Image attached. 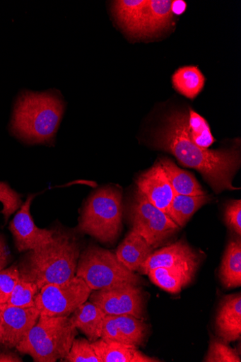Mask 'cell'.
Wrapping results in <instances>:
<instances>
[{
	"label": "cell",
	"mask_w": 241,
	"mask_h": 362,
	"mask_svg": "<svg viewBox=\"0 0 241 362\" xmlns=\"http://www.w3.org/2000/svg\"><path fill=\"white\" fill-rule=\"evenodd\" d=\"M156 146L173 154L183 166L199 172L217 193L235 190L233 179L240 165L237 151L210 150L195 144L189 135L187 114L171 113L156 137Z\"/></svg>",
	"instance_id": "6da1fadb"
},
{
	"label": "cell",
	"mask_w": 241,
	"mask_h": 362,
	"mask_svg": "<svg viewBox=\"0 0 241 362\" xmlns=\"http://www.w3.org/2000/svg\"><path fill=\"white\" fill-rule=\"evenodd\" d=\"M80 245L71 234L56 230L51 243L28 251L18 267L20 277L40 290L51 284H62L76 276Z\"/></svg>",
	"instance_id": "7a4b0ae2"
},
{
	"label": "cell",
	"mask_w": 241,
	"mask_h": 362,
	"mask_svg": "<svg viewBox=\"0 0 241 362\" xmlns=\"http://www.w3.org/2000/svg\"><path fill=\"white\" fill-rule=\"evenodd\" d=\"M64 111V103L57 93L25 91L15 105L11 122L13 134L30 144L51 142Z\"/></svg>",
	"instance_id": "3957f363"
},
{
	"label": "cell",
	"mask_w": 241,
	"mask_h": 362,
	"mask_svg": "<svg viewBox=\"0 0 241 362\" xmlns=\"http://www.w3.org/2000/svg\"><path fill=\"white\" fill-rule=\"evenodd\" d=\"M77 335L70 317L40 315L16 349L36 362H55L66 356Z\"/></svg>",
	"instance_id": "277c9868"
},
{
	"label": "cell",
	"mask_w": 241,
	"mask_h": 362,
	"mask_svg": "<svg viewBox=\"0 0 241 362\" xmlns=\"http://www.w3.org/2000/svg\"><path fill=\"white\" fill-rule=\"evenodd\" d=\"M122 194L114 187L95 191L88 199L77 230L102 243H113L122 229Z\"/></svg>",
	"instance_id": "5b68a950"
},
{
	"label": "cell",
	"mask_w": 241,
	"mask_h": 362,
	"mask_svg": "<svg viewBox=\"0 0 241 362\" xmlns=\"http://www.w3.org/2000/svg\"><path fill=\"white\" fill-rule=\"evenodd\" d=\"M76 276L92 291L142 283L141 277L125 267L116 254L97 246H89L81 254Z\"/></svg>",
	"instance_id": "8992f818"
},
{
	"label": "cell",
	"mask_w": 241,
	"mask_h": 362,
	"mask_svg": "<svg viewBox=\"0 0 241 362\" xmlns=\"http://www.w3.org/2000/svg\"><path fill=\"white\" fill-rule=\"evenodd\" d=\"M129 216L132 231L143 237L153 249L174 236L180 229L165 213L154 206L139 190L134 194Z\"/></svg>",
	"instance_id": "52a82bcc"
},
{
	"label": "cell",
	"mask_w": 241,
	"mask_h": 362,
	"mask_svg": "<svg viewBox=\"0 0 241 362\" xmlns=\"http://www.w3.org/2000/svg\"><path fill=\"white\" fill-rule=\"evenodd\" d=\"M92 290L76 276L62 284H51L42 287L37 295L35 306L41 315L70 317L90 297Z\"/></svg>",
	"instance_id": "ba28073f"
},
{
	"label": "cell",
	"mask_w": 241,
	"mask_h": 362,
	"mask_svg": "<svg viewBox=\"0 0 241 362\" xmlns=\"http://www.w3.org/2000/svg\"><path fill=\"white\" fill-rule=\"evenodd\" d=\"M90 302L107 315H131L143 320L145 299L139 286L126 284L92 291Z\"/></svg>",
	"instance_id": "9c48e42d"
},
{
	"label": "cell",
	"mask_w": 241,
	"mask_h": 362,
	"mask_svg": "<svg viewBox=\"0 0 241 362\" xmlns=\"http://www.w3.org/2000/svg\"><path fill=\"white\" fill-rule=\"evenodd\" d=\"M35 195L30 194L10 223V230L19 252L30 251L47 245L53 240L56 230L39 228L34 223L30 209Z\"/></svg>",
	"instance_id": "30bf717a"
},
{
	"label": "cell",
	"mask_w": 241,
	"mask_h": 362,
	"mask_svg": "<svg viewBox=\"0 0 241 362\" xmlns=\"http://www.w3.org/2000/svg\"><path fill=\"white\" fill-rule=\"evenodd\" d=\"M199 263L197 252L184 241H179L153 252L139 272L148 275L154 269L166 268L195 275Z\"/></svg>",
	"instance_id": "8fae6325"
},
{
	"label": "cell",
	"mask_w": 241,
	"mask_h": 362,
	"mask_svg": "<svg viewBox=\"0 0 241 362\" xmlns=\"http://www.w3.org/2000/svg\"><path fill=\"white\" fill-rule=\"evenodd\" d=\"M40 315L36 307L18 308L4 304L0 312V345L16 348Z\"/></svg>",
	"instance_id": "7c38bea8"
},
{
	"label": "cell",
	"mask_w": 241,
	"mask_h": 362,
	"mask_svg": "<svg viewBox=\"0 0 241 362\" xmlns=\"http://www.w3.org/2000/svg\"><path fill=\"white\" fill-rule=\"evenodd\" d=\"M148 326L131 315H107L103 323L100 339L136 347L142 346L147 337Z\"/></svg>",
	"instance_id": "4fadbf2b"
},
{
	"label": "cell",
	"mask_w": 241,
	"mask_h": 362,
	"mask_svg": "<svg viewBox=\"0 0 241 362\" xmlns=\"http://www.w3.org/2000/svg\"><path fill=\"white\" fill-rule=\"evenodd\" d=\"M137 190L156 208L166 214L176 192L159 161L136 180Z\"/></svg>",
	"instance_id": "5bb4252c"
},
{
	"label": "cell",
	"mask_w": 241,
	"mask_h": 362,
	"mask_svg": "<svg viewBox=\"0 0 241 362\" xmlns=\"http://www.w3.org/2000/svg\"><path fill=\"white\" fill-rule=\"evenodd\" d=\"M148 0H122L112 4V13L119 25L131 38H145Z\"/></svg>",
	"instance_id": "9a60e30c"
},
{
	"label": "cell",
	"mask_w": 241,
	"mask_h": 362,
	"mask_svg": "<svg viewBox=\"0 0 241 362\" xmlns=\"http://www.w3.org/2000/svg\"><path fill=\"white\" fill-rule=\"evenodd\" d=\"M218 334L227 342L240 339L241 336L240 293L226 296L222 300L216 317Z\"/></svg>",
	"instance_id": "2e32d148"
},
{
	"label": "cell",
	"mask_w": 241,
	"mask_h": 362,
	"mask_svg": "<svg viewBox=\"0 0 241 362\" xmlns=\"http://www.w3.org/2000/svg\"><path fill=\"white\" fill-rule=\"evenodd\" d=\"M100 362H158L160 360L150 357L136 346L102 339L91 342Z\"/></svg>",
	"instance_id": "e0dca14e"
},
{
	"label": "cell",
	"mask_w": 241,
	"mask_h": 362,
	"mask_svg": "<svg viewBox=\"0 0 241 362\" xmlns=\"http://www.w3.org/2000/svg\"><path fill=\"white\" fill-rule=\"evenodd\" d=\"M153 248L139 233L130 232L117 250L116 255L131 272H139L153 252Z\"/></svg>",
	"instance_id": "ac0fdd59"
},
{
	"label": "cell",
	"mask_w": 241,
	"mask_h": 362,
	"mask_svg": "<svg viewBox=\"0 0 241 362\" xmlns=\"http://www.w3.org/2000/svg\"><path fill=\"white\" fill-rule=\"evenodd\" d=\"M70 317L71 323L84 334L90 342L100 339L107 315L98 306L86 301Z\"/></svg>",
	"instance_id": "d6986e66"
},
{
	"label": "cell",
	"mask_w": 241,
	"mask_h": 362,
	"mask_svg": "<svg viewBox=\"0 0 241 362\" xmlns=\"http://www.w3.org/2000/svg\"><path fill=\"white\" fill-rule=\"evenodd\" d=\"M159 162L176 194L189 196L206 194L194 176L178 168L173 160L163 158Z\"/></svg>",
	"instance_id": "ffe728a7"
},
{
	"label": "cell",
	"mask_w": 241,
	"mask_h": 362,
	"mask_svg": "<svg viewBox=\"0 0 241 362\" xmlns=\"http://www.w3.org/2000/svg\"><path fill=\"white\" fill-rule=\"evenodd\" d=\"M211 200V197L208 194L189 196L176 194L166 214L182 228L199 209L208 204Z\"/></svg>",
	"instance_id": "44dd1931"
},
{
	"label": "cell",
	"mask_w": 241,
	"mask_h": 362,
	"mask_svg": "<svg viewBox=\"0 0 241 362\" xmlns=\"http://www.w3.org/2000/svg\"><path fill=\"white\" fill-rule=\"evenodd\" d=\"M220 278L228 288L241 285V242L240 240L229 243L222 260Z\"/></svg>",
	"instance_id": "7402d4cb"
},
{
	"label": "cell",
	"mask_w": 241,
	"mask_h": 362,
	"mask_svg": "<svg viewBox=\"0 0 241 362\" xmlns=\"http://www.w3.org/2000/svg\"><path fill=\"white\" fill-rule=\"evenodd\" d=\"M170 0H151L146 13L145 38L152 37L165 29L174 14Z\"/></svg>",
	"instance_id": "603a6c76"
},
{
	"label": "cell",
	"mask_w": 241,
	"mask_h": 362,
	"mask_svg": "<svg viewBox=\"0 0 241 362\" xmlns=\"http://www.w3.org/2000/svg\"><path fill=\"white\" fill-rule=\"evenodd\" d=\"M172 83L179 93L193 100L202 90L205 78L197 67L187 66L175 72Z\"/></svg>",
	"instance_id": "cb8c5ba5"
},
{
	"label": "cell",
	"mask_w": 241,
	"mask_h": 362,
	"mask_svg": "<svg viewBox=\"0 0 241 362\" xmlns=\"http://www.w3.org/2000/svg\"><path fill=\"white\" fill-rule=\"evenodd\" d=\"M151 281L163 290L177 293L189 284L194 274L166 268H156L148 274Z\"/></svg>",
	"instance_id": "d4e9b609"
},
{
	"label": "cell",
	"mask_w": 241,
	"mask_h": 362,
	"mask_svg": "<svg viewBox=\"0 0 241 362\" xmlns=\"http://www.w3.org/2000/svg\"><path fill=\"white\" fill-rule=\"evenodd\" d=\"M187 124L191 139L198 146L208 148L215 143L208 123L192 109L187 114Z\"/></svg>",
	"instance_id": "484cf974"
},
{
	"label": "cell",
	"mask_w": 241,
	"mask_h": 362,
	"mask_svg": "<svg viewBox=\"0 0 241 362\" xmlns=\"http://www.w3.org/2000/svg\"><path fill=\"white\" fill-rule=\"evenodd\" d=\"M40 289L37 284L20 278L6 304L18 308L35 306V299Z\"/></svg>",
	"instance_id": "4316f807"
},
{
	"label": "cell",
	"mask_w": 241,
	"mask_h": 362,
	"mask_svg": "<svg viewBox=\"0 0 241 362\" xmlns=\"http://www.w3.org/2000/svg\"><path fill=\"white\" fill-rule=\"evenodd\" d=\"M63 360L67 362H100L91 342L85 339H75L70 351Z\"/></svg>",
	"instance_id": "83f0119b"
},
{
	"label": "cell",
	"mask_w": 241,
	"mask_h": 362,
	"mask_svg": "<svg viewBox=\"0 0 241 362\" xmlns=\"http://www.w3.org/2000/svg\"><path fill=\"white\" fill-rule=\"evenodd\" d=\"M204 361L206 362H240L241 359L237 351L230 347L227 342L220 340L213 341Z\"/></svg>",
	"instance_id": "f1b7e54d"
},
{
	"label": "cell",
	"mask_w": 241,
	"mask_h": 362,
	"mask_svg": "<svg viewBox=\"0 0 241 362\" xmlns=\"http://www.w3.org/2000/svg\"><path fill=\"white\" fill-rule=\"evenodd\" d=\"M0 202L4 206L1 213L4 215L6 222L23 204L20 195L3 182H0Z\"/></svg>",
	"instance_id": "f546056e"
},
{
	"label": "cell",
	"mask_w": 241,
	"mask_h": 362,
	"mask_svg": "<svg viewBox=\"0 0 241 362\" xmlns=\"http://www.w3.org/2000/svg\"><path fill=\"white\" fill-rule=\"evenodd\" d=\"M20 278L18 267H12L0 271V303L6 304Z\"/></svg>",
	"instance_id": "4dcf8cb0"
},
{
	"label": "cell",
	"mask_w": 241,
	"mask_h": 362,
	"mask_svg": "<svg viewBox=\"0 0 241 362\" xmlns=\"http://www.w3.org/2000/svg\"><path fill=\"white\" fill-rule=\"evenodd\" d=\"M225 219L228 226L239 236L241 235V202H230L225 209Z\"/></svg>",
	"instance_id": "1f68e13d"
},
{
	"label": "cell",
	"mask_w": 241,
	"mask_h": 362,
	"mask_svg": "<svg viewBox=\"0 0 241 362\" xmlns=\"http://www.w3.org/2000/svg\"><path fill=\"white\" fill-rule=\"evenodd\" d=\"M10 252L4 239L0 236V271L6 269L8 264Z\"/></svg>",
	"instance_id": "d6a6232c"
},
{
	"label": "cell",
	"mask_w": 241,
	"mask_h": 362,
	"mask_svg": "<svg viewBox=\"0 0 241 362\" xmlns=\"http://www.w3.org/2000/svg\"><path fill=\"white\" fill-rule=\"evenodd\" d=\"M187 8V4L184 1H172L171 10L173 14L182 15Z\"/></svg>",
	"instance_id": "836d02e7"
},
{
	"label": "cell",
	"mask_w": 241,
	"mask_h": 362,
	"mask_svg": "<svg viewBox=\"0 0 241 362\" xmlns=\"http://www.w3.org/2000/svg\"><path fill=\"white\" fill-rule=\"evenodd\" d=\"M23 361L18 356L12 353H0V362H20Z\"/></svg>",
	"instance_id": "e575fe53"
},
{
	"label": "cell",
	"mask_w": 241,
	"mask_h": 362,
	"mask_svg": "<svg viewBox=\"0 0 241 362\" xmlns=\"http://www.w3.org/2000/svg\"><path fill=\"white\" fill-rule=\"evenodd\" d=\"M4 304L0 303V312H1Z\"/></svg>",
	"instance_id": "d590c367"
}]
</instances>
